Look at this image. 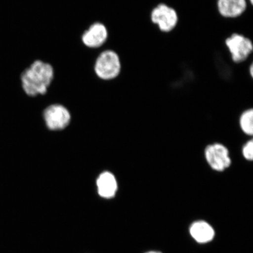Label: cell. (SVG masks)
Instances as JSON below:
<instances>
[{
  "label": "cell",
  "instance_id": "obj_1",
  "mask_svg": "<svg viewBox=\"0 0 253 253\" xmlns=\"http://www.w3.org/2000/svg\"><path fill=\"white\" fill-rule=\"evenodd\" d=\"M53 77L54 71L52 65L37 60L22 74V86L28 96L44 94L51 84Z\"/></svg>",
  "mask_w": 253,
  "mask_h": 253
},
{
  "label": "cell",
  "instance_id": "obj_2",
  "mask_svg": "<svg viewBox=\"0 0 253 253\" xmlns=\"http://www.w3.org/2000/svg\"><path fill=\"white\" fill-rule=\"evenodd\" d=\"M122 71L120 56L112 50H106L98 56L94 63L95 74L102 80H113Z\"/></svg>",
  "mask_w": 253,
  "mask_h": 253
},
{
  "label": "cell",
  "instance_id": "obj_3",
  "mask_svg": "<svg viewBox=\"0 0 253 253\" xmlns=\"http://www.w3.org/2000/svg\"><path fill=\"white\" fill-rule=\"evenodd\" d=\"M150 19L152 23L157 25L161 32L169 33L178 25L179 15L175 8L160 3L152 9Z\"/></svg>",
  "mask_w": 253,
  "mask_h": 253
},
{
  "label": "cell",
  "instance_id": "obj_4",
  "mask_svg": "<svg viewBox=\"0 0 253 253\" xmlns=\"http://www.w3.org/2000/svg\"><path fill=\"white\" fill-rule=\"evenodd\" d=\"M225 45L233 62L236 63L247 61L253 50L252 40L244 35L238 33H234L227 37L225 40Z\"/></svg>",
  "mask_w": 253,
  "mask_h": 253
},
{
  "label": "cell",
  "instance_id": "obj_5",
  "mask_svg": "<svg viewBox=\"0 0 253 253\" xmlns=\"http://www.w3.org/2000/svg\"><path fill=\"white\" fill-rule=\"evenodd\" d=\"M204 156L211 169L216 172H223L232 164L229 151L225 145L221 143L211 144L206 147Z\"/></svg>",
  "mask_w": 253,
  "mask_h": 253
},
{
  "label": "cell",
  "instance_id": "obj_6",
  "mask_svg": "<svg viewBox=\"0 0 253 253\" xmlns=\"http://www.w3.org/2000/svg\"><path fill=\"white\" fill-rule=\"evenodd\" d=\"M46 125L52 130L65 128L71 120L69 111L60 104H53L47 107L44 112Z\"/></svg>",
  "mask_w": 253,
  "mask_h": 253
},
{
  "label": "cell",
  "instance_id": "obj_7",
  "mask_svg": "<svg viewBox=\"0 0 253 253\" xmlns=\"http://www.w3.org/2000/svg\"><path fill=\"white\" fill-rule=\"evenodd\" d=\"M107 39L108 31L105 25L100 23H95L90 25L82 36V42L90 48H97L102 46Z\"/></svg>",
  "mask_w": 253,
  "mask_h": 253
},
{
  "label": "cell",
  "instance_id": "obj_8",
  "mask_svg": "<svg viewBox=\"0 0 253 253\" xmlns=\"http://www.w3.org/2000/svg\"><path fill=\"white\" fill-rule=\"evenodd\" d=\"M219 14L224 18L233 19L240 17L248 8L247 0H217Z\"/></svg>",
  "mask_w": 253,
  "mask_h": 253
},
{
  "label": "cell",
  "instance_id": "obj_9",
  "mask_svg": "<svg viewBox=\"0 0 253 253\" xmlns=\"http://www.w3.org/2000/svg\"><path fill=\"white\" fill-rule=\"evenodd\" d=\"M97 186L100 197L107 199L115 197L118 188L115 176L108 172L101 174L97 179Z\"/></svg>",
  "mask_w": 253,
  "mask_h": 253
},
{
  "label": "cell",
  "instance_id": "obj_10",
  "mask_svg": "<svg viewBox=\"0 0 253 253\" xmlns=\"http://www.w3.org/2000/svg\"><path fill=\"white\" fill-rule=\"evenodd\" d=\"M190 234L199 243H207L213 239L214 231L210 224L204 220L196 221L191 224Z\"/></svg>",
  "mask_w": 253,
  "mask_h": 253
},
{
  "label": "cell",
  "instance_id": "obj_11",
  "mask_svg": "<svg viewBox=\"0 0 253 253\" xmlns=\"http://www.w3.org/2000/svg\"><path fill=\"white\" fill-rule=\"evenodd\" d=\"M239 125L240 128L244 133L249 136L253 134V110L248 109L243 112L240 117Z\"/></svg>",
  "mask_w": 253,
  "mask_h": 253
},
{
  "label": "cell",
  "instance_id": "obj_12",
  "mask_svg": "<svg viewBox=\"0 0 253 253\" xmlns=\"http://www.w3.org/2000/svg\"><path fill=\"white\" fill-rule=\"evenodd\" d=\"M242 154L245 160L252 161L253 158V142L249 140L243 145L242 148Z\"/></svg>",
  "mask_w": 253,
  "mask_h": 253
},
{
  "label": "cell",
  "instance_id": "obj_13",
  "mask_svg": "<svg viewBox=\"0 0 253 253\" xmlns=\"http://www.w3.org/2000/svg\"><path fill=\"white\" fill-rule=\"evenodd\" d=\"M249 73H250V75H251V77L252 78H253V63H252L251 66H250Z\"/></svg>",
  "mask_w": 253,
  "mask_h": 253
},
{
  "label": "cell",
  "instance_id": "obj_14",
  "mask_svg": "<svg viewBox=\"0 0 253 253\" xmlns=\"http://www.w3.org/2000/svg\"><path fill=\"white\" fill-rule=\"evenodd\" d=\"M145 253H160L159 252H156V251H150V252H146Z\"/></svg>",
  "mask_w": 253,
  "mask_h": 253
},
{
  "label": "cell",
  "instance_id": "obj_15",
  "mask_svg": "<svg viewBox=\"0 0 253 253\" xmlns=\"http://www.w3.org/2000/svg\"><path fill=\"white\" fill-rule=\"evenodd\" d=\"M249 2H251V5L253 4V0H249Z\"/></svg>",
  "mask_w": 253,
  "mask_h": 253
}]
</instances>
